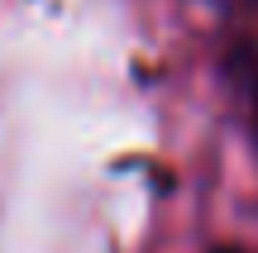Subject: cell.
Returning <instances> with one entry per match:
<instances>
[{
	"label": "cell",
	"mask_w": 258,
	"mask_h": 253,
	"mask_svg": "<svg viewBox=\"0 0 258 253\" xmlns=\"http://www.w3.org/2000/svg\"><path fill=\"white\" fill-rule=\"evenodd\" d=\"M225 81H230V96L239 105L244 124L258 134V43H234L225 53Z\"/></svg>",
	"instance_id": "obj_1"
},
{
	"label": "cell",
	"mask_w": 258,
	"mask_h": 253,
	"mask_svg": "<svg viewBox=\"0 0 258 253\" xmlns=\"http://www.w3.org/2000/svg\"><path fill=\"white\" fill-rule=\"evenodd\" d=\"M215 253H244V248H215Z\"/></svg>",
	"instance_id": "obj_2"
}]
</instances>
